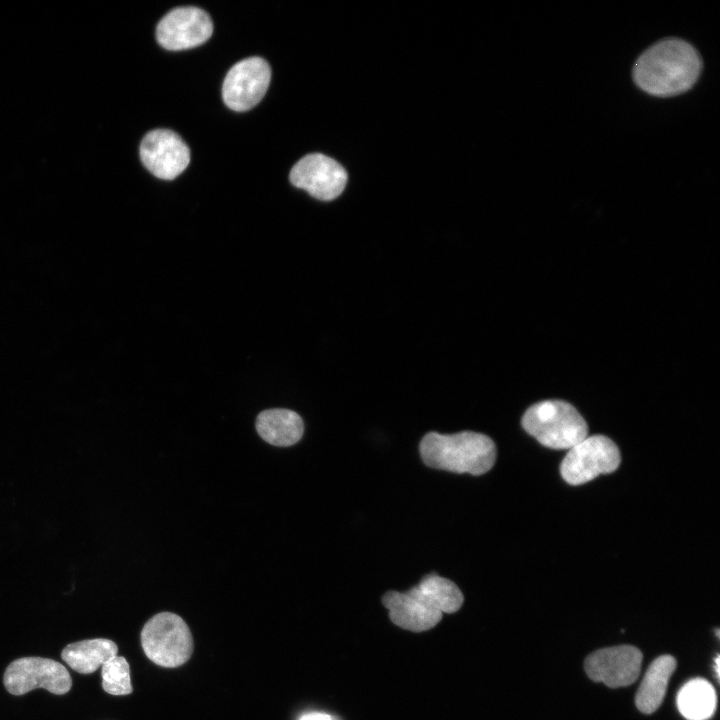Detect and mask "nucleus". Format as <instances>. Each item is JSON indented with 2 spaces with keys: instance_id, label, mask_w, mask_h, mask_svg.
Here are the masks:
<instances>
[{
  "instance_id": "a211bd4d",
  "label": "nucleus",
  "mask_w": 720,
  "mask_h": 720,
  "mask_svg": "<svg viewBox=\"0 0 720 720\" xmlns=\"http://www.w3.org/2000/svg\"><path fill=\"white\" fill-rule=\"evenodd\" d=\"M102 687L111 695H128L132 692L129 664L122 656H115L102 665Z\"/></svg>"
},
{
  "instance_id": "7ed1b4c3",
  "label": "nucleus",
  "mask_w": 720,
  "mask_h": 720,
  "mask_svg": "<svg viewBox=\"0 0 720 720\" xmlns=\"http://www.w3.org/2000/svg\"><path fill=\"white\" fill-rule=\"evenodd\" d=\"M522 426L542 445L552 449H570L587 437L588 426L571 404L547 400L530 406L522 417Z\"/></svg>"
},
{
  "instance_id": "423d86ee",
  "label": "nucleus",
  "mask_w": 720,
  "mask_h": 720,
  "mask_svg": "<svg viewBox=\"0 0 720 720\" xmlns=\"http://www.w3.org/2000/svg\"><path fill=\"white\" fill-rule=\"evenodd\" d=\"M3 681L6 690L17 696L37 688L62 695L72 686L71 676L61 663L42 657L16 659L8 665Z\"/></svg>"
},
{
  "instance_id": "20e7f679",
  "label": "nucleus",
  "mask_w": 720,
  "mask_h": 720,
  "mask_svg": "<svg viewBox=\"0 0 720 720\" xmlns=\"http://www.w3.org/2000/svg\"><path fill=\"white\" fill-rule=\"evenodd\" d=\"M146 656L155 664L178 667L191 657L193 638L189 627L178 615L162 612L149 619L141 632Z\"/></svg>"
},
{
  "instance_id": "39448f33",
  "label": "nucleus",
  "mask_w": 720,
  "mask_h": 720,
  "mask_svg": "<svg viewBox=\"0 0 720 720\" xmlns=\"http://www.w3.org/2000/svg\"><path fill=\"white\" fill-rule=\"evenodd\" d=\"M621 461L620 451L608 437H586L568 450L562 460L560 472L570 485H581L600 474L615 471Z\"/></svg>"
},
{
  "instance_id": "f3484780",
  "label": "nucleus",
  "mask_w": 720,
  "mask_h": 720,
  "mask_svg": "<svg viewBox=\"0 0 720 720\" xmlns=\"http://www.w3.org/2000/svg\"><path fill=\"white\" fill-rule=\"evenodd\" d=\"M417 586L442 613H454L462 606L463 594L449 579L431 573L424 576Z\"/></svg>"
},
{
  "instance_id": "f8f14e48",
  "label": "nucleus",
  "mask_w": 720,
  "mask_h": 720,
  "mask_svg": "<svg viewBox=\"0 0 720 720\" xmlns=\"http://www.w3.org/2000/svg\"><path fill=\"white\" fill-rule=\"evenodd\" d=\"M382 603L394 624L414 632L431 629L443 614L418 586L406 592L389 591Z\"/></svg>"
},
{
  "instance_id": "6ab92c4d",
  "label": "nucleus",
  "mask_w": 720,
  "mask_h": 720,
  "mask_svg": "<svg viewBox=\"0 0 720 720\" xmlns=\"http://www.w3.org/2000/svg\"><path fill=\"white\" fill-rule=\"evenodd\" d=\"M299 720H337L335 717L321 712H310L303 714Z\"/></svg>"
},
{
  "instance_id": "aec40b11",
  "label": "nucleus",
  "mask_w": 720,
  "mask_h": 720,
  "mask_svg": "<svg viewBox=\"0 0 720 720\" xmlns=\"http://www.w3.org/2000/svg\"><path fill=\"white\" fill-rule=\"evenodd\" d=\"M715 662H716V665H715L716 666V674L718 677L719 676V656L716 657Z\"/></svg>"
},
{
  "instance_id": "ddd939ff",
  "label": "nucleus",
  "mask_w": 720,
  "mask_h": 720,
  "mask_svg": "<svg viewBox=\"0 0 720 720\" xmlns=\"http://www.w3.org/2000/svg\"><path fill=\"white\" fill-rule=\"evenodd\" d=\"M256 430L267 443L288 447L301 439L304 423L295 411L283 408L267 409L257 416Z\"/></svg>"
},
{
  "instance_id": "6e6552de",
  "label": "nucleus",
  "mask_w": 720,
  "mask_h": 720,
  "mask_svg": "<svg viewBox=\"0 0 720 720\" xmlns=\"http://www.w3.org/2000/svg\"><path fill=\"white\" fill-rule=\"evenodd\" d=\"M210 16L197 7H179L168 12L158 23L156 38L168 50H184L199 46L212 35Z\"/></svg>"
},
{
  "instance_id": "2eb2a0df",
  "label": "nucleus",
  "mask_w": 720,
  "mask_h": 720,
  "mask_svg": "<svg viewBox=\"0 0 720 720\" xmlns=\"http://www.w3.org/2000/svg\"><path fill=\"white\" fill-rule=\"evenodd\" d=\"M117 652V645L112 640L96 638L67 645L61 657L76 672L90 674L117 656Z\"/></svg>"
},
{
  "instance_id": "9d476101",
  "label": "nucleus",
  "mask_w": 720,
  "mask_h": 720,
  "mask_svg": "<svg viewBox=\"0 0 720 720\" xmlns=\"http://www.w3.org/2000/svg\"><path fill=\"white\" fill-rule=\"evenodd\" d=\"M140 158L154 176L172 180L188 166L190 150L174 131L156 129L147 133L141 141Z\"/></svg>"
},
{
  "instance_id": "9b49d317",
  "label": "nucleus",
  "mask_w": 720,
  "mask_h": 720,
  "mask_svg": "<svg viewBox=\"0 0 720 720\" xmlns=\"http://www.w3.org/2000/svg\"><path fill=\"white\" fill-rule=\"evenodd\" d=\"M642 657L637 647L613 646L588 655L584 668L588 677L594 682H602L610 688L624 687L637 680Z\"/></svg>"
},
{
  "instance_id": "4468645a",
  "label": "nucleus",
  "mask_w": 720,
  "mask_h": 720,
  "mask_svg": "<svg viewBox=\"0 0 720 720\" xmlns=\"http://www.w3.org/2000/svg\"><path fill=\"white\" fill-rule=\"evenodd\" d=\"M676 664L675 658L671 655H661L650 664L635 697L640 712L651 714L659 708Z\"/></svg>"
},
{
  "instance_id": "dca6fc26",
  "label": "nucleus",
  "mask_w": 720,
  "mask_h": 720,
  "mask_svg": "<svg viewBox=\"0 0 720 720\" xmlns=\"http://www.w3.org/2000/svg\"><path fill=\"white\" fill-rule=\"evenodd\" d=\"M677 706L687 720H707L716 708L715 690L705 679H692L679 690Z\"/></svg>"
},
{
  "instance_id": "f03ea898",
  "label": "nucleus",
  "mask_w": 720,
  "mask_h": 720,
  "mask_svg": "<svg viewBox=\"0 0 720 720\" xmlns=\"http://www.w3.org/2000/svg\"><path fill=\"white\" fill-rule=\"evenodd\" d=\"M419 451L428 467L474 476L488 472L496 460L493 440L472 431L448 435L429 432L422 438Z\"/></svg>"
},
{
  "instance_id": "1a4fd4ad",
  "label": "nucleus",
  "mask_w": 720,
  "mask_h": 720,
  "mask_svg": "<svg viewBox=\"0 0 720 720\" xmlns=\"http://www.w3.org/2000/svg\"><path fill=\"white\" fill-rule=\"evenodd\" d=\"M290 181L306 190L318 200L328 201L338 197L347 182V173L334 159L320 154H308L301 158L290 171Z\"/></svg>"
},
{
  "instance_id": "0eeeda50",
  "label": "nucleus",
  "mask_w": 720,
  "mask_h": 720,
  "mask_svg": "<svg viewBox=\"0 0 720 720\" xmlns=\"http://www.w3.org/2000/svg\"><path fill=\"white\" fill-rule=\"evenodd\" d=\"M271 79L266 60L250 57L236 63L227 73L222 88L224 103L234 111H246L260 102Z\"/></svg>"
},
{
  "instance_id": "f257e3e1",
  "label": "nucleus",
  "mask_w": 720,
  "mask_h": 720,
  "mask_svg": "<svg viewBox=\"0 0 720 720\" xmlns=\"http://www.w3.org/2000/svg\"><path fill=\"white\" fill-rule=\"evenodd\" d=\"M702 61L693 46L675 38L657 42L635 62L633 78L639 88L654 96H674L690 89L698 79Z\"/></svg>"
}]
</instances>
